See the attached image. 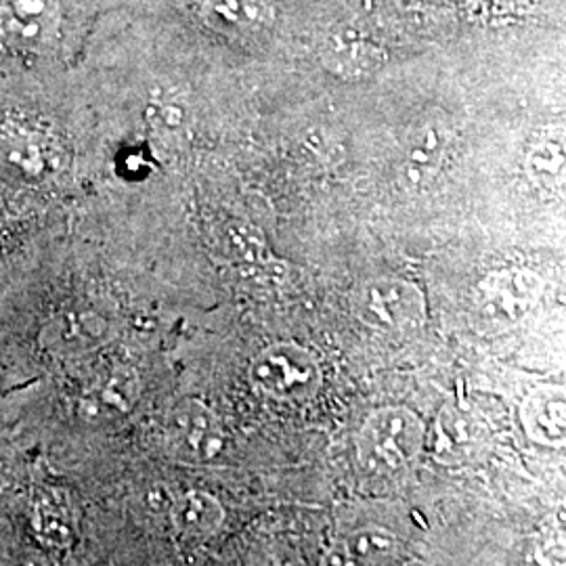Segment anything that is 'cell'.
<instances>
[{
	"label": "cell",
	"instance_id": "obj_14",
	"mask_svg": "<svg viewBox=\"0 0 566 566\" xmlns=\"http://www.w3.org/2000/svg\"><path fill=\"white\" fill-rule=\"evenodd\" d=\"M525 170L542 191H563L565 187V133L563 128L544 130L526 149Z\"/></svg>",
	"mask_w": 566,
	"mask_h": 566
},
{
	"label": "cell",
	"instance_id": "obj_9",
	"mask_svg": "<svg viewBox=\"0 0 566 566\" xmlns=\"http://www.w3.org/2000/svg\"><path fill=\"white\" fill-rule=\"evenodd\" d=\"M449 147V126L441 118L420 122L407 137L401 156V179L409 187H426L441 172Z\"/></svg>",
	"mask_w": 566,
	"mask_h": 566
},
{
	"label": "cell",
	"instance_id": "obj_8",
	"mask_svg": "<svg viewBox=\"0 0 566 566\" xmlns=\"http://www.w3.org/2000/svg\"><path fill=\"white\" fill-rule=\"evenodd\" d=\"M319 60L336 78L365 81L385 67L388 55L378 42L357 30L344 28L325 39Z\"/></svg>",
	"mask_w": 566,
	"mask_h": 566
},
{
	"label": "cell",
	"instance_id": "obj_15",
	"mask_svg": "<svg viewBox=\"0 0 566 566\" xmlns=\"http://www.w3.org/2000/svg\"><path fill=\"white\" fill-rule=\"evenodd\" d=\"M223 521V504L206 491H187L172 504V525L189 539L212 537Z\"/></svg>",
	"mask_w": 566,
	"mask_h": 566
},
{
	"label": "cell",
	"instance_id": "obj_16",
	"mask_svg": "<svg viewBox=\"0 0 566 566\" xmlns=\"http://www.w3.org/2000/svg\"><path fill=\"white\" fill-rule=\"evenodd\" d=\"M32 528L39 542L46 547L65 549L72 546L76 535V518L70 502L55 493H42L32 504Z\"/></svg>",
	"mask_w": 566,
	"mask_h": 566
},
{
	"label": "cell",
	"instance_id": "obj_11",
	"mask_svg": "<svg viewBox=\"0 0 566 566\" xmlns=\"http://www.w3.org/2000/svg\"><path fill=\"white\" fill-rule=\"evenodd\" d=\"M565 390L544 386L535 390L523 405V426L531 439L544 446H560L565 441Z\"/></svg>",
	"mask_w": 566,
	"mask_h": 566
},
{
	"label": "cell",
	"instance_id": "obj_2",
	"mask_svg": "<svg viewBox=\"0 0 566 566\" xmlns=\"http://www.w3.org/2000/svg\"><path fill=\"white\" fill-rule=\"evenodd\" d=\"M250 380L269 399L301 403L319 390L322 369L311 350L301 344L275 343L254 357Z\"/></svg>",
	"mask_w": 566,
	"mask_h": 566
},
{
	"label": "cell",
	"instance_id": "obj_1",
	"mask_svg": "<svg viewBox=\"0 0 566 566\" xmlns=\"http://www.w3.org/2000/svg\"><path fill=\"white\" fill-rule=\"evenodd\" d=\"M424 447V424L407 407H382L359 430L357 458L371 474H395L411 464Z\"/></svg>",
	"mask_w": 566,
	"mask_h": 566
},
{
	"label": "cell",
	"instance_id": "obj_7",
	"mask_svg": "<svg viewBox=\"0 0 566 566\" xmlns=\"http://www.w3.org/2000/svg\"><path fill=\"white\" fill-rule=\"evenodd\" d=\"M479 290L489 319L514 324L526 317L542 301L544 282L531 269L510 266L489 273Z\"/></svg>",
	"mask_w": 566,
	"mask_h": 566
},
{
	"label": "cell",
	"instance_id": "obj_4",
	"mask_svg": "<svg viewBox=\"0 0 566 566\" xmlns=\"http://www.w3.org/2000/svg\"><path fill=\"white\" fill-rule=\"evenodd\" d=\"M166 449L185 464H208L224 449V430L217 413L198 399L172 407L164 428Z\"/></svg>",
	"mask_w": 566,
	"mask_h": 566
},
{
	"label": "cell",
	"instance_id": "obj_12",
	"mask_svg": "<svg viewBox=\"0 0 566 566\" xmlns=\"http://www.w3.org/2000/svg\"><path fill=\"white\" fill-rule=\"evenodd\" d=\"M202 20L224 34H252L273 20L263 0H200Z\"/></svg>",
	"mask_w": 566,
	"mask_h": 566
},
{
	"label": "cell",
	"instance_id": "obj_13",
	"mask_svg": "<svg viewBox=\"0 0 566 566\" xmlns=\"http://www.w3.org/2000/svg\"><path fill=\"white\" fill-rule=\"evenodd\" d=\"M399 554V542L380 526H365L346 537L325 566H390Z\"/></svg>",
	"mask_w": 566,
	"mask_h": 566
},
{
	"label": "cell",
	"instance_id": "obj_21",
	"mask_svg": "<svg viewBox=\"0 0 566 566\" xmlns=\"http://www.w3.org/2000/svg\"><path fill=\"white\" fill-rule=\"evenodd\" d=\"M0 224H2V219H0ZM0 229H2V227H0Z\"/></svg>",
	"mask_w": 566,
	"mask_h": 566
},
{
	"label": "cell",
	"instance_id": "obj_5",
	"mask_svg": "<svg viewBox=\"0 0 566 566\" xmlns=\"http://www.w3.org/2000/svg\"><path fill=\"white\" fill-rule=\"evenodd\" d=\"M61 32L60 0H0V44L15 53H49Z\"/></svg>",
	"mask_w": 566,
	"mask_h": 566
},
{
	"label": "cell",
	"instance_id": "obj_6",
	"mask_svg": "<svg viewBox=\"0 0 566 566\" xmlns=\"http://www.w3.org/2000/svg\"><path fill=\"white\" fill-rule=\"evenodd\" d=\"M60 147L49 133L23 122L0 126V166L25 181L49 177L60 166Z\"/></svg>",
	"mask_w": 566,
	"mask_h": 566
},
{
	"label": "cell",
	"instance_id": "obj_3",
	"mask_svg": "<svg viewBox=\"0 0 566 566\" xmlns=\"http://www.w3.org/2000/svg\"><path fill=\"white\" fill-rule=\"evenodd\" d=\"M355 315L361 324L386 334L416 332L426 322L424 292L399 277L374 280L355 294Z\"/></svg>",
	"mask_w": 566,
	"mask_h": 566
},
{
	"label": "cell",
	"instance_id": "obj_10",
	"mask_svg": "<svg viewBox=\"0 0 566 566\" xmlns=\"http://www.w3.org/2000/svg\"><path fill=\"white\" fill-rule=\"evenodd\" d=\"M139 397V378L128 367H116L103 374L82 397V413L91 420L105 422L120 418L133 409Z\"/></svg>",
	"mask_w": 566,
	"mask_h": 566
},
{
	"label": "cell",
	"instance_id": "obj_20",
	"mask_svg": "<svg viewBox=\"0 0 566 566\" xmlns=\"http://www.w3.org/2000/svg\"><path fill=\"white\" fill-rule=\"evenodd\" d=\"M464 2H483V4H493V2H500V0H464Z\"/></svg>",
	"mask_w": 566,
	"mask_h": 566
},
{
	"label": "cell",
	"instance_id": "obj_18",
	"mask_svg": "<svg viewBox=\"0 0 566 566\" xmlns=\"http://www.w3.org/2000/svg\"><path fill=\"white\" fill-rule=\"evenodd\" d=\"M229 248L240 263L271 264L273 261V254L264 242L261 231L243 221L229 227Z\"/></svg>",
	"mask_w": 566,
	"mask_h": 566
},
{
	"label": "cell",
	"instance_id": "obj_19",
	"mask_svg": "<svg viewBox=\"0 0 566 566\" xmlns=\"http://www.w3.org/2000/svg\"><path fill=\"white\" fill-rule=\"evenodd\" d=\"M252 566H304L301 556L287 547H269L256 556Z\"/></svg>",
	"mask_w": 566,
	"mask_h": 566
},
{
	"label": "cell",
	"instance_id": "obj_17",
	"mask_svg": "<svg viewBox=\"0 0 566 566\" xmlns=\"http://www.w3.org/2000/svg\"><path fill=\"white\" fill-rule=\"evenodd\" d=\"M481 437L483 430L470 413L458 407H447L437 422V453L449 462L464 460L479 449Z\"/></svg>",
	"mask_w": 566,
	"mask_h": 566
}]
</instances>
